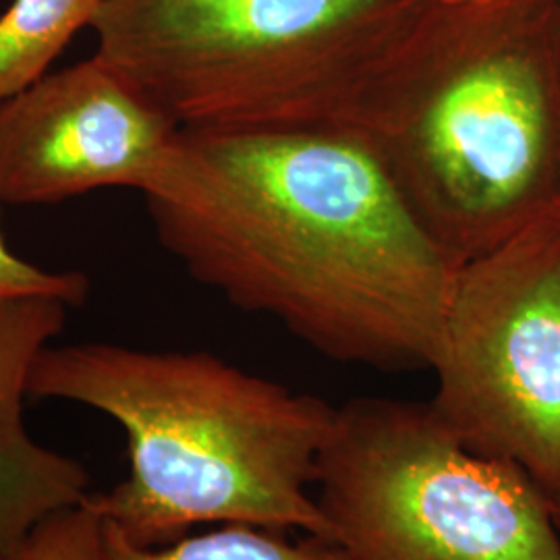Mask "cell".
I'll list each match as a JSON object with an SVG mask.
<instances>
[{
  "label": "cell",
  "instance_id": "obj_1",
  "mask_svg": "<svg viewBox=\"0 0 560 560\" xmlns=\"http://www.w3.org/2000/svg\"><path fill=\"white\" fill-rule=\"evenodd\" d=\"M162 247L342 363L432 368L460 264L351 127L179 131L141 194Z\"/></svg>",
  "mask_w": 560,
  "mask_h": 560
},
{
  "label": "cell",
  "instance_id": "obj_2",
  "mask_svg": "<svg viewBox=\"0 0 560 560\" xmlns=\"http://www.w3.org/2000/svg\"><path fill=\"white\" fill-rule=\"evenodd\" d=\"M555 0H430L349 127L460 266L560 219Z\"/></svg>",
  "mask_w": 560,
  "mask_h": 560
},
{
  "label": "cell",
  "instance_id": "obj_3",
  "mask_svg": "<svg viewBox=\"0 0 560 560\" xmlns=\"http://www.w3.org/2000/svg\"><path fill=\"white\" fill-rule=\"evenodd\" d=\"M30 399L78 402L122 428L129 474L94 501L136 546L226 523L332 540L312 488L339 407L320 397L206 351L90 340L46 347Z\"/></svg>",
  "mask_w": 560,
  "mask_h": 560
},
{
  "label": "cell",
  "instance_id": "obj_4",
  "mask_svg": "<svg viewBox=\"0 0 560 560\" xmlns=\"http://www.w3.org/2000/svg\"><path fill=\"white\" fill-rule=\"evenodd\" d=\"M430 0H106L96 55L179 131L349 127Z\"/></svg>",
  "mask_w": 560,
  "mask_h": 560
},
{
  "label": "cell",
  "instance_id": "obj_5",
  "mask_svg": "<svg viewBox=\"0 0 560 560\" xmlns=\"http://www.w3.org/2000/svg\"><path fill=\"white\" fill-rule=\"evenodd\" d=\"M316 486L330 538L351 560H560L540 486L465 448L430 402L339 407Z\"/></svg>",
  "mask_w": 560,
  "mask_h": 560
},
{
  "label": "cell",
  "instance_id": "obj_6",
  "mask_svg": "<svg viewBox=\"0 0 560 560\" xmlns=\"http://www.w3.org/2000/svg\"><path fill=\"white\" fill-rule=\"evenodd\" d=\"M430 370L465 448L560 492V219L460 266Z\"/></svg>",
  "mask_w": 560,
  "mask_h": 560
},
{
  "label": "cell",
  "instance_id": "obj_7",
  "mask_svg": "<svg viewBox=\"0 0 560 560\" xmlns=\"http://www.w3.org/2000/svg\"><path fill=\"white\" fill-rule=\"evenodd\" d=\"M177 136L94 52L0 101V201L52 206L113 187L143 194Z\"/></svg>",
  "mask_w": 560,
  "mask_h": 560
},
{
  "label": "cell",
  "instance_id": "obj_8",
  "mask_svg": "<svg viewBox=\"0 0 560 560\" xmlns=\"http://www.w3.org/2000/svg\"><path fill=\"white\" fill-rule=\"evenodd\" d=\"M71 310L52 298L0 301V560H13L42 521L92 494L85 465L42 446L23 421L36 361Z\"/></svg>",
  "mask_w": 560,
  "mask_h": 560
},
{
  "label": "cell",
  "instance_id": "obj_9",
  "mask_svg": "<svg viewBox=\"0 0 560 560\" xmlns=\"http://www.w3.org/2000/svg\"><path fill=\"white\" fill-rule=\"evenodd\" d=\"M106 0H13L0 13V101L40 80Z\"/></svg>",
  "mask_w": 560,
  "mask_h": 560
},
{
  "label": "cell",
  "instance_id": "obj_10",
  "mask_svg": "<svg viewBox=\"0 0 560 560\" xmlns=\"http://www.w3.org/2000/svg\"><path fill=\"white\" fill-rule=\"evenodd\" d=\"M106 521V520H104ZM287 532L226 523L198 536H185L161 548H141L106 523L110 560H351L337 541L305 534L289 540Z\"/></svg>",
  "mask_w": 560,
  "mask_h": 560
},
{
  "label": "cell",
  "instance_id": "obj_11",
  "mask_svg": "<svg viewBox=\"0 0 560 560\" xmlns=\"http://www.w3.org/2000/svg\"><path fill=\"white\" fill-rule=\"evenodd\" d=\"M13 560H110L106 552V521L94 492L78 506L42 521Z\"/></svg>",
  "mask_w": 560,
  "mask_h": 560
},
{
  "label": "cell",
  "instance_id": "obj_12",
  "mask_svg": "<svg viewBox=\"0 0 560 560\" xmlns=\"http://www.w3.org/2000/svg\"><path fill=\"white\" fill-rule=\"evenodd\" d=\"M2 212V201H0ZM90 295V279L80 270H46L15 254L0 226V301L18 298H52L73 310Z\"/></svg>",
  "mask_w": 560,
  "mask_h": 560
},
{
  "label": "cell",
  "instance_id": "obj_13",
  "mask_svg": "<svg viewBox=\"0 0 560 560\" xmlns=\"http://www.w3.org/2000/svg\"><path fill=\"white\" fill-rule=\"evenodd\" d=\"M552 42H555V52H557V65L560 73V0H555L552 4Z\"/></svg>",
  "mask_w": 560,
  "mask_h": 560
},
{
  "label": "cell",
  "instance_id": "obj_14",
  "mask_svg": "<svg viewBox=\"0 0 560 560\" xmlns=\"http://www.w3.org/2000/svg\"><path fill=\"white\" fill-rule=\"evenodd\" d=\"M546 499H548V506H550V513H552L555 525H557V529L560 532V492H557V494H550V497H546Z\"/></svg>",
  "mask_w": 560,
  "mask_h": 560
}]
</instances>
